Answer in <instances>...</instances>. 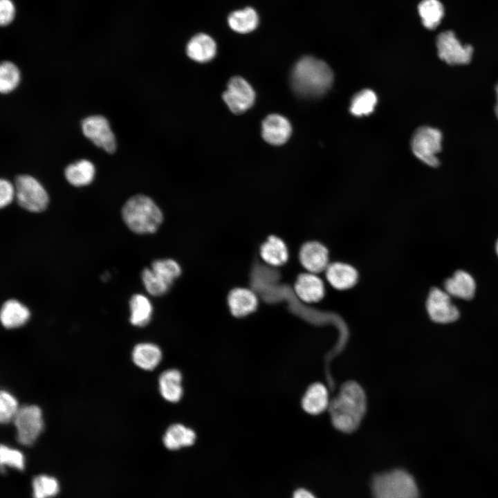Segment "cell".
<instances>
[{"instance_id": "obj_31", "label": "cell", "mask_w": 498, "mask_h": 498, "mask_svg": "<svg viewBox=\"0 0 498 498\" xmlns=\"http://www.w3.org/2000/svg\"><path fill=\"white\" fill-rule=\"evenodd\" d=\"M20 81V73L12 62L4 61L0 66V91L8 93L15 90Z\"/></svg>"}, {"instance_id": "obj_32", "label": "cell", "mask_w": 498, "mask_h": 498, "mask_svg": "<svg viewBox=\"0 0 498 498\" xmlns=\"http://www.w3.org/2000/svg\"><path fill=\"white\" fill-rule=\"evenodd\" d=\"M34 498H50L54 497L59 491L57 480L46 475H41L34 479L33 482Z\"/></svg>"}, {"instance_id": "obj_34", "label": "cell", "mask_w": 498, "mask_h": 498, "mask_svg": "<svg viewBox=\"0 0 498 498\" xmlns=\"http://www.w3.org/2000/svg\"><path fill=\"white\" fill-rule=\"evenodd\" d=\"M19 407L16 398L7 391L0 393V421L2 423L13 421Z\"/></svg>"}, {"instance_id": "obj_3", "label": "cell", "mask_w": 498, "mask_h": 498, "mask_svg": "<svg viewBox=\"0 0 498 498\" xmlns=\"http://www.w3.org/2000/svg\"><path fill=\"white\" fill-rule=\"evenodd\" d=\"M122 217L132 232L142 234L155 232L163 219L158 206L151 198L142 194L134 195L124 203Z\"/></svg>"}, {"instance_id": "obj_18", "label": "cell", "mask_w": 498, "mask_h": 498, "mask_svg": "<svg viewBox=\"0 0 498 498\" xmlns=\"http://www.w3.org/2000/svg\"><path fill=\"white\" fill-rule=\"evenodd\" d=\"M182 374L176 369L164 371L158 378V388L162 397L167 402L176 403L182 398L183 388Z\"/></svg>"}, {"instance_id": "obj_40", "label": "cell", "mask_w": 498, "mask_h": 498, "mask_svg": "<svg viewBox=\"0 0 498 498\" xmlns=\"http://www.w3.org/2000/svg\"><path fill=\"white\" fill-rule=\"evenodd\" d=\"M496 251H497V255H498V241H497V244H496Z\"/></svg>"}, {"instance_id": "obj_10", "label": "cell", "mask_w": 498, "mask_h": 498, "mask_svg": "<svg viewBox=\"0 0 498 498\" xmlns=\"http://www.w3.org/2000/svg\"><path fill=\"white\" fill-rule=\"evenodd\" d=\"M223 99L232 113L240 114L253 105L255 93L244 78L235 76L229 80Z\"/></svg>"}, {"instance_id": "obj_6", "label": "cell", "mask_w": 498, "mask_h": 498, "mask_svg": "<svg viewBox=\"0 0 498 498\" xmlns=\"http://www.w3.org/2000/svg\"><path fill=\"white\" fill-rule=\"evenodd\" d=\"M15 195L19 206L32 212H41L48 204V196L42 184L34 177L18 175L15 180Z\"/></svg>"}, {"instance_id": "obj_30", "label": "cell", "mask_w": 498, "mask_h": 498, "mask_svg": "<svg viewBox=\"0 0 498 498\" xmlns=\"http://www.w3.org/2000/svg\"><path fill=\"white\" fill-rule=\"evenodd\" d=\"M150 268L157 276L170 286L181 273L179 264L171 259L155 260L152 262Z\"/></svg>"}, {"instance_id": "obj_9", "label": "cell", "mask_w": 498, "mask_h": 498, "mask_svg": "<svg viewBox=\"0 0 498 498\" xmlns=\"http://www.w3.org/2000/svg\"><path fill=\"white\" fill-rule=\"evenodd\" d=\"M426 308L432 321L440 324H448L456 322L459 311L452 304L450 295L439 288L431 289L427 302Z\"/></svg>"}, {"instance_id": "obj_26", "label": "cell", "mask_w": 498, "mask_h": 498, "mask_svg": "<svg viewBox=\"0 0 498 498\" xmlns=\"http://www.w3.org/2000/svg\"><path fill=\"white\" fill-rule=\"evenodd\" d=\"M95 173L94 165L85 159L68 165L64 170L67 181L75 187L90 184L94 179Z\"/></svg>"}, {"instance_id": "obj_16", "label": "cell", "mask_w": 498, "mask_h": 498, "mask_svg": "<svg viewBox=\"0 0 498 498\" xmlns=\"http://www.w3.org/2000/svg\"><path fill=\"white\" fill-rule=\"evenodd\" d=\"M187 56L194 61L205 63L212 60L216 53V44L206 33H200L193 36L186 46Z\"/></svg>"}, {"instance_id": "obj_36", "label": "cell", "mask_w": 498, "mask_h": 498, "mask_svg": "<svg viewBox=\"0 0 498 498\" xmlns=\"http://www.w3.org/2000/svg\"><path fill=\"white\" fill-rule=\"evenodd\" d=\"M15 16V6L12 0H0V24L9 25Z\"/></svg>"}, {"instance_id": "obj_37", "label": "cell", "mask_w": 498, "mask_h": 498, "mask_svg": "<svg viewBox=\"0 0 498 498\" xmlns=\"http://www.w3.org/2000/svg\"><path fill=\"white\" fill-rule=\"evenodd\" d=\"M15 194V185L8 180L1 178L0 181V207L3 208L9 205Z\"/></svg>"}, {"instance_id": "obj_20", "label": "cell", "mask_w": 498, "mask_h": 498, "mask_svg": "<svg viewBox=\"0 0 498 498\" xmlns=\"http://www.w3.org/2000/svg\"><path fill=\"white\" fill-rule=\"evenodd\" d=\"M30 316L29 309L14 299L6 301L1 308V322L6 329L22 326L28 321Z\"/></svg>"}, {"instance_id": "obj_22", "label": "cell", "mask_w": 498, "mask_h": 498, "mask_svg": "<svg viewBox=\"0 0 498 498\" xmlns=\"http://www.w3.org/2000/svg\"><path fill=\"white\" fill-rule=\"evenodd\" d=\"M329 394L325 386L320 382L311 385L305 392L302 406L305 412L317 415L329 407Z\"/></svg>"}, {"instance_id": "obj_33", "label": "cell", "mask_w": 498, "mask_h": 498, "mask_svg": "<svg viewBox=\"0 0 498 498\" xmlns=\"http://www.w3.org/2000/svg\"><path fill=\"white\" fill-rule=\"evenodd\" d=\"M147 291L153 296L165 295L171 286L160 279L151 268H145L141 275Z\"/></svg>"}, {"instance_id": "obj_35", "label": "cell", "mask_w": 498, "mask_h": 498, "mask_svg": "<svg viewBox=\"0 0 498 498\" xmlns=\"http://www.w3.org/2000/svg\"><path fill=\"white\" fill-rule=\"evenodd\" d=\"M0 461L1 465H8L19 470H23L24 467L23 454L20 451L10 448L6 445L1 446Z\"/></svg>"}, {"instance_id": "obj_17", "label": "cell", "mask_w": 498, "mask_h": 498, "mask_svg": "<svg viewBox=\"0 0 498 498\" xmlns=\"http://www.w3.org/2000/svg\"><path fill=\"white\" fill-rule=\"evenodd\" d=\"M326 276L333 287L338 290H345L356 284L358 274L351 265L342 262H334L329 264L327 266Z\"/></svg>"}, {"instance_id": "obj_5", "label": "cell", "mask_w": 498, "mask_h": 498, "mask_svg": "<svg viewBox=\"0 0 498 498\" xmlns=\"http://www.w3.org/2000/svg\"><path fill=\"white\" fill-rule=\"evenodd\" d=\"M442 133L428 126L418 127L411 140L412 150L420 160L433 167H439L437 154L442 150Z\"/></svg>"}, {"instance_id": "obj_29", "label": "cell", "mask_w": 498, "mask_h": 498, "mask_svg": "<svg viewBox=\"0 0 498 498\" xmlns=\"http://www.w3.org/2000/svg\"><path fill=\"white\" fill-rule=\"evenodd\" d=\"M376 103V93L370 89H363L353 95L349 109L356 116H367L373 112Z\"/></svg>"}, {"instance_id": "obj_39", "label": "cell", "mask_w": 498, "mask_h": 498, "mask_svg": "<svg viewBox=\"0 0 498 498\" xmlns=\"http://www.w3.org/2000/svg\"><path fill=\"white\" fill-rule=\"evenodd\" d=\"M495 91H496V95H497V104L495 107V112L496 116L498 119V82L495 86Z\"/></svg>"}, {"instance_id": "obj_4", "label": "cell", "mask_w": 498, "mask_h": 498, "mask_svg": "<svg viewBox=\"0 0 498 498\" xmlns=\"http://www.w3.org/2000/svg\"><path fill=\"white\" fill-rule=\"evenodd\" d=\"M371 490L374 498H419L413 477L400 469L374 476Z\"/></svg>"}, {"instance_id": "obj_8", "label": "cell", "mask_w": 498, "mask_h": 498, "mask_svg": "<svg viewBox=\"0 0 498 498\" xmlns=\"http://www.w3.org/2000/svg\"><path fill=\"white\" fill-rule=\"evenodd\" d=\"M436 45L439 57L449 65H464L471 62L472 46L462 44L452 30L441 33L436 37Z\"/></svg>"}, {"instance_id": "obj_27", "label": "cell", "mask_w": 498, "mask_h": 498, "mask_svg": "<svg viewBox=\"0 0 498 498\" xmlns=\"http://www.w3.org/2000/svg\"><path fill=\"white\" fill-rule=\"evenodd\" d=\"M131 324L136 326H145L151 320L153 307L147 297L141 294L133 295L129 301Z\"/></svg>"}, {"instance_id": "obj_24", "label": "cell", "mask_w": 498, "mask_h": 498, "mask_svg": "<svg viewBox=\"0 0 498 498\" xmlns=\"http://www.w3.org/2000/svg\"><path fill=\"white\" fill-rule=\"evenodd\" d=\"M260 255L267 264L279 266L287 261L288 251L286 243L282 239L271 235L261 246Z\"/></svg>"}, {"instance_id": "obj_15", "label": "cell", "mask_w": 498, "mask_h": 498, "mask_svg": "<svg viewBox=\"0 0 498 498\" xmlns=\"http://www.w3.org/2000/svg\"><path fill=\"white\" fill-rule=\"evenodd\" d=\"M294 288L299 299L307 303L320 301L325 293L322 280L312 273L299 275L295 282Z\"/></svg>"}, {"instance_id": "obj_28", "label": "cell", "mask_w": 498, "mask_h": 498, "mask_svg": "<svg viewBox=\"0 0 498 498\" xmlns=\"http://www.w3.org/2000/svg\"><path fill=\"white\" fill-rule=\"evenodd\" d=\"M418 12L425 28L434 30L441 24L444 16V7L439 0H422Z\"/></svg>"}, {"instance_id": "obj_25", "label": "cell", "mask_w": 498, "mask_h": 498, "mask_svg": "<svg viewBox=\"0 0 498 498\" xmlns=\"http://www.w3.org/2000/svg\"><path fill=\"white\" fill-rule=\"evenodd\" d=\"M259 22V15L251 7L232 12L228 17L229 27L233 31L241 34L252 32L258 26Z\"/></svg>"}, {"instance_id": "obj_1", "label": "cell", "mask_w": 498, "mask_h": 498, "mask_svg": "<svg viewBox=\"0 0 498 498\" xmlns=\"http://www.w3.org/2000/svg\"><path fill=\"white\" fill-rule=\"evenodd\" d=\"M366 407V396L361 386L356 382L348 381L341 386L328 409L333 426L342 432L350 433L360 425Z\"/></svg>"}, {"instance_id": "obj_23", "label": "cell", "mask_w": 498, "mask_h": 498, "mask_svg": "<svg viewBox=\"0 0 498 498\" xmlns=\"http://www.w3.org/2000/svg\"><path fill=\"white\" fill-rule=\"evenodd\" d=\"M196 438V433L192 429L181 423H174L167 429L163 441L167 449L176 450L192 445Z\"/></svg>"}, {"instance_id": "obj_13", "label": "cell", "mask_w": 498, "mask_h": 498, "mask_svg": "<svg viewBox=\"0 0 498 498\" xmlns=\"http://www.w3.org/2000/svg\"><path fill=\"white\" fill-rule=\"evenodd\" d=\"M299 260L303 267L312 273H319L329 266L327 248L317 241L305 243L299 251Z\"/></svg>"}, {"instance_id": "obj_12", "label": "cell", "mask_w": 498, "mask_h": 498, "mask_svg": "<svg viewBox=\"0 0 498 498\" xmlns=\"http://www.w3.org/2000/svg\"><path fill=\"white\" fill-rule=\"evenodd\" d=\"M291 132V124L283 116L270 114L262 121L261 135L264 140L269 144H284L290 138Z\"/></svg>"}, {"instance_id": "obj_14", "label": "cell", "mask_w": 498, "mask_h": 498, "mask_svg": "<svg viewBox=\"0 0 498 498\" xmlns=\"http://www.w3.org/2000/svg\"><path fill=\"white\" fill-rule=\"evenodd\" d=\"M228 304L233 316L243 317L257 310L258 299L256 294L248 288H235L228 294Z\"/></svg>"}, {"instance_id": "obj_2", "label": "cell", "mask_w": 498, "mask_h": 498, "mask_svg": "<svg viewBox=\"0 0 498 498\" xmlns=\"http://www.w3.org/2000/svg\"><path fill=\"white\" fill-rule=\"evenodd\" d=\"M333 75L324 62L311 56L302 57L293 66L290 84L303 97L314 98L325 93L331 87Z\"/></svg>"}, {"instance_id": "obj_11", "label": "cell", "mask_w": 498, "mask_h": 498, "mask_svg": "<svg viewBox=\"0 0 498 498\" xmlns=\"http://www.w3.org/2000/svg\"><path fill=\"white\" fill-rule=\"evenodd\" d=\"M81 127L84 135L96 146L110 154L115 151L116 138L106 118L100 115L89 116L82 120Z\"/></svg>"}, {"instance_id": "obj_7", "label": "cell", "mask_w": 498, "mask_h": 498, "mask_svg": "<svg viewBox=\"0 0 498 498\" xmlns=\"http://www.w3.org/2000/svg\"><path fill=\"white\" fill-rule=\"evenodd\" d=\"M18 441L24 445H30L37 439L44 429L42 409L35 405L19 407L14 420Z\"/></svg>"}, {"instance_id": "obj_21", "label": "cell", "mask_w": 498, "mask_h": 498, "mask_svg": "<svg viewBox=\"0 0 498 498\" xmlns=\"http://www.w3.org/2000/svg\"><path fill=\"white\" fill-rule=\"evenodd\" d=\"M163 353L158 346L150 342L136 344L132 351V360L139 368L151 371L160 362Z\"/></svg>"}, {"instance_id": "obj_38", "label": "cell", "mask_w": 498, "mask_h": 498, "mask_svg": "<svg viewBox=\"0 0 498 498\" xmlns=\"http://www.w3.org/2000/svg\"><path fill=\"white\" fill-rule=\"evenodd\" d=\"M293 498H316L313 493L308 490L299 488L293 493Z\"/></svg>"}, {"instance_id": "obj_19", "label": "cell", "mask_w": 498, "mask_h": 498, "mask_svg": "<svg viewBox=\"0 0 498 498\" xmlns=\"http://www.w3.org/2000/svg\"><path fill=\"white\" fill-rule=\"evenodd\" d=\"M444 288L450 296L470 300L474 295L476 284L469 273L459 270L454 273L452 277L445 280Z\"/></svg>"}]
</instances>
